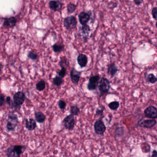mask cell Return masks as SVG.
<instances>
[{
	"label": "cell",
	"mask_w": 157,
	"mask_h": 157,
	"mask_svg": "<svg viewBox=\"0 0 157 157\" xmlns=\"http://www.w3.org/2000/svg\"><path fill=\"white\" fill-rule=\"evenodd\" d=\"M26 148L25 146L15 145L10 146L6 151V155L8 157H20Z\"/></svg>",
	"instance_id": "obj_1"
},
{
	"label": "cell",
	"mask_w": 157,
	"mask_h": 157,
	"mask_svg": "<svg viewBox=\"0 0 157 157\" xmlns=\"http://www.w3.org/2000/svg\"><path fill=\"white\" fill-rule=\"evenodd\" d=\"M19 122L17 115L13 112H9L8 114V120L6 125L8 131H13L15 130Z\"/></svg>",
	"instance_id": "obj_2"
},
{
	"label": "cell",
	"mask_w": 157,
	"mask_h": 157,
	"mask_svg": "<svg viewBox=\"0 0 157 157\" xmlns=\"http://www.w3.org/2000/svg\"><path fill=\"white\" fill-rule=\"evenodd\" d=\"M99 91L100 95H103L109 92L111 88L109 81L105 77H102L99 81L98 82L97 85Z\"/></svg>",
	"instance_id": "obj_3"
},
{
	"label": "cell",
	"mask_w": 157,
	"mask_h": 157,
	"mask_svg": "<svg viewBox=\"0 0 157 157\" xmlns=\"http://www.w3.org/2000/svg\"><path fill=\"white\" fill-rule=\"evenodd\" d=\"M77 24V22L76 17L72 15L67 17L63 22L64 26L67 30H71L76 28Z\"/></svg>",
	"instance_id": "obj_4"
},
{
	"label": "cell",
	"mask_w": 157,
	"mask_h": 157,
	"mask_svg": "<svg viewBox=\"0 0 157 157\" xmlns=\"http://www.w3.org/2000/svg\"><path fill=\"white\" fill-rule=\"evenodd\" d=\"M62 124L66 130H73L76 124V121L74 115L71 114L66 116L63 119Z\"/></svg>",
	"instance_id": "obj_5"
},
{
	"label": "cell",
	"mask_w": 157,
	"mask_h": 157,
	"mask_svg": "<svg viewBox=\"0 0 157 157\" xmlns=\"http://www.w3.org/2000/svg\"><path fill=\"white\" fill-rule=\"evenodd\" d=\"M94 130L95 133L98 135H103L106 130V127L103 121L99 119L97 120L94 124Z\"/></svg>",
	"instance_id": "obj_6"
},
{
	"label": "cell",
	"mask_w": 157,
	"mask_h": 157,
	"mask_svg": "<svg viewBox=\"0 0 157 157\" xmlns=\"http://www.w3.org/2000/svg\"><path fill=\"white\" fill-rule=\"evenodd\" d=\"M100 79V77L99 75L92 76L89 79V83L87 84L88 90L90 91L95 90L96 89L98 85V82Z\"/></svg>",
	"instance_id": "obj_7"
},
{
	"label": "cell",
	"mask_w": 157,
	"mask_h": 157,
	"mask_svg": "<svg viewBox=\"0 0 157 157\" xmlns=\"http://www.w3.org/2000/svg\"><path fill=\"white\" fill-rule=\"evenodd\" d=\"M157 124V121L155 119L141 120L138 122V125L141 127L145 128H151Z\"/></svg>",
	"instance_id": "obj_8"
},
{
	"label": "cell",
	"mask_w": 157,
	"mask_h": 157,
	"mask_svg": "<svg viewBox=\"0 0 157 157\" xmlns=\"http://www.w3.org/2000/svg\"><path fill=\"white\" fill-rule=\"evenodd\" d=\"M144 114L146 117L152 119H155L157 117V108L152 106H148L144 111Z\"/></svg>",
	"instance_id": "obj_9"
},
{
	"label": "cell",
	"mask_w": 157,
	"mask_h": 157,
	"mask_svg": "<svg viewBox=\"0 0 157 157\" xmlns=\"http://www.w3.org/2000/svg\"><path fill=\"white\" fill-rule=\"evenodd\" d=\"M25 94L20 91L17 92L13 96V102L18 105L21 106L25 102Z\"/></svg>",
	"instance_id": "obj_10"
},
{
	"label": "cell",
	"mask_w": 157,
	"mask_h": 157,
	"mask_svg": "<svg viewBox=\"0 0 157 157\" xmlns=\"http://www.w3.org/2000/svg\"><path fill=\"white\" fill-rule=\"evenodd\" d=\"M81 72L76 70L73 67L70 72V77L71 80L74 84H77L80 78Z\"/></svg>",
	"instance_id": "obj_11"
},
{
	"label": "cell",
	"mask_w": 157,
	"mask_h": 157,
	"mask_svg": "<svg viewBox=\"0 0 157 157\" xmlns=\"http://www.w3.org/2000/svg\"><path fill=\"white\" fill-rule=\"evenodd\" d=\"M17 20L14 17L5 18L3 22V26L7 28H11L15 26Z\"/></svg>",
	"instance_id": "obj_12"
},
{
	"label": "cell",
	"mask_w": 157,
	"mask_h": 157,
	"mask_svg": "<svg viewBox=\"0 0 157 157\" xmlns=\"http://www.w3.org/2000/svg\"><path fill=\"white\" fill-rule=\"evenodd\" d=\"M79 22L82 25H86L90 19V14L88 13L82 12L78 15Z\"/></svg>",
	"instance_id": "obj_13"
},
{
	"label": "cell",
	"mask_w": 157,
	"mask_h": 157,
	"mask_svg": "<svg viewBox=\"0 0 157 157\" xmlns=\"http://www.w3.org/2000/svg\"><path fill=\"white\" fill-rule=\"evenodd\" d=\"M50 8L53 11L60 10L62 7V3L59 0H52L49 3Z\"/></svg>",
	"instance_id": "obj_14"
},
{
	"label": "cell",
	"mask_w": 157,
	"mask_h": 157,
	"mask_svg": "<svg viewBox=\"0 0 157 157\" xmlns=\"http://www.w3.org/2000/svg\"><path fill=\"white\" fill-rule=\"evenodd\" d=\"M88 57L85 54L80 53L77 58V61L81 67H85L88 63Z\"/></svg>",
	"instance_id": "obj_15"
},
{
	"label": "cell",
	"mask_w": 157,
	"mask_h": 157,
	"mask_svg": "<svg viewBox=\"0 0 157 157\" xmlns=\"http://www.w3.org/2000/svg\"><path fill=\"white\" fill-rule=\"evenodd\" d=\"M118 71V66L116 65L114 62L112 63L110 65H109L108 66V73L109 75L112 78L114 77Z\"/></svg>",
	"instance_id": "obj_16"
},
{
	"label": "cell",
	"mask_w": 157,
	"mask_h": 157,
	"mask_svg": "<svg viewBox=\"0 0 157 157\" xmlns=\"http://www.w3.org/2000/svg\"><path fill=\"white\" fill-rule=\"evenodd\" d=\"M37 126V124L34 119L33 118H29L26 119L25 122V128L29 131L34 130Z\"/></svg>",
	"instance_id": "obj_17"
},
{
	"label": "cell",
	"mask_w": 157,
	"mask_h": 157,
	"mask_svg": "<svg viewBox=\"0 0 157 157\" xmlns=\"http://www.w3.org/2000/svg\"><path fill=\"white\" fill-rule=\"evenodd\" d=\"M35 121L39 123H43L45 121L46 119V116L43 112H38L35 114Z\"/></svg>",
	"instance_id": "obj_18"
},
{
	"label": "cell",
	"mask_w": 157,
	"mask_h": 157,
	"mask_svg": "<svg viewBox=\"0 0 157 157\" xmlns=\"http://www.w3.org/2000/svg\"><path fill=\"white\" fill-rule=\"evenodd\" d=\"M81 30L82 34L85 35V36L84 37V41H87L88 35H89V32L91 31L90 26L87 24L86 25H82V26L81 28Z\"/></svg>",
	"instance_id": "obj_19"
},
{
	"label": "cell",
	"mask_w": 157,
	"mask_h": 157,
	"mask_svg": "<svg viewBox=\"0 0 157 157\" xmlns=\"http://www.w3.org/2000/svg\"><path fill=\"white\" fill-rule=\"evenodd\" d=\"M6 100L7 104L12 108H14L15 109H17V110H19L20 109L21 106L18 105L17 104H16L15 103H14V102L13 101L11 100V98L9 96H7L6 98Z\"/></svg>",
	"instance_id": "obj_20"
},
{
	"label": "cell",
	"mask_w": 157,
	"mask_h": 157,
	"mask_svg": "<svg viewBox=\"0 0 157 157\" xmlns=\"http://www.w3.org/2000/svg\"><path fill=\"white\" fill-rule=\"evenodd\" d=\"M146 80L151 84H155L157 81V78L152 73L148 74L146 73L145 76Z\"/></svg>",
	"instance_id": "obj_21"
},
{
	"label": "cell",
	"mask_w": 157,
	"mask_h": 157,
	"mask_svg": "<svg viewBox=\"0 0 157 157\" xmlns=\"http://www.w3.org/2000/svg\"><path fill=\"white\" fill-rule=\"evenodd\" d=\"M52 48L53 50V52L56 53H60L64 50V46L62 44L55 43L53 44L52 46Z\"/></svg>",
	"instance_id": "obj_22"
},
{
	"label": "cell",
	"mask_w": 157,
	"mask_h": 157,
	"mask_svg": "<svg viewBox=\"0 0 157 157\" xmlns=\"http://www.w3.org/2000/svg\"><path fill=\"white\" fill-rule=\"evenodd\" d=\"M69 65V62L65 56H63L60 58V61L59 62V65L60 67H65L66 68L68 67Z\"/></svg>",
	"instance_id": "obj_23"
},
{
	"label": "cell",
	"mask_w": 157,
	"mask_h": 157,
	"mask_svg": "<svg viewBox=\"0 0 157 157\" xmlns=\"http://www.w3.org/2000/svg\"><path fill=\"white\" fill-rule=\"evenodd\" d=\"M77 5L70 3L67 5V11L68 14H71L75 11L77 8Z\"/></svg>",
	"instance_id": "obj_24"
},
{
	"label": "cell",
	"mask_w": 157,
	"mask_h": 157,
	"mask_svg": "<svg viewBox=\"0 0 157 157\" xmlns=\"http://www.w3.org/2000/svg\"><path fill=\"white\" fill-rule=\"evenodd\" d=\"M45 87H46V83L43 80L40 81L36 84V89L39 91H43L45 89Z\"/></svg>",
	"instance_id": "obj_25"
},
{
	"label": "cell",
	"mask_w": 157,
	"mask_h": 157,
	"mask_svg": "<svg viewBox=\"0 0 157 157\" xmlns=\"http://www.w3.org/2000/svg\"><path fill=\"white\" fill-rule=\"evenodd\" d=\"M70 112L71 114L73 115L74 116H77L79 114L80 112V109L77 106H72L71 107Z\"/></svg>",
	"instance_id": "obj_26"
},
{
	"label": "cell",
	"mask_w": 157,
	"mask_h": 157,
	"mask_svg": "<svg viewBox=\"0 0 157 157\" xmlns=\"http://www.w3.org/2000/svg\"><path fill=\"white\" fill-rule=\"evenodd\" d=\"M119 102L117 101L111 102L108 104V107L110 109L113 111H116L119 107Z\"/></svg>",
	"instance_id": "obj_27"
},
{
	"label": "cell",
	"mask_w": 157,
	"mask_h": 157,
	"mask_svg": "<svg viewBox=\"0 0 157 157\" xmlns=\"http://www.w3.org/2000/svg\"><path fill=\"white\" fill-rule=\"evenodd\" d=\"M53 84L56 86H60L63 83V80L61 77L59 76H56L54 78H53Z\"/></svg>",
	"instance_id": "obj_28"
},
{
	"label": "cell",
	"mask_w": 157,
	"mask_h": 157,
	"mask_svg": "<svg viewBox=\"0 0 157 157\" xmlns=\"http://www.w3.org/2000/svg\"><path fill=\"white\" fill-rule=\"evenodd\" d=\"M141 148H142V151L145 153H147L150 152V146L149 144L146 143H143L141 145Z\"/></svg>",
	"instance_id": "obj_29"
},
{
	"label": "cell",
	"mask_w": 157,
	"mask_h": 157,
	"mask_svg": "<svg viewBox=\"0 0 157 157\" xmlns=\"http://www.w3.org/2000/svg\"><path fill=\"white\" fill-rule=\"evenodd\" d=\"M124 127H119L115 131V136L117 137H121L124 136Z\"/></svg>",
	"instance_id": "obj_30"
},
{
	"label": "cell",
	"mask_w": 157,
	"mask_h": 157,
	"mask_svg": "<svg viewBox=\"0 0 157 157\" xmlns=\"http://www.w3.org/2000/svg\"><path fill=\"white\" fill-rule=\"evenodd\" d=\"M61 69L58 72V75L61 78H64L66 74V68L65 67H61Z\"/></svg>",
	"instance_id": "obj_31"
},
{
	"label": "cell",
	"mask_w": 157,
	"mask_h": 157,
	"mask_svg": "<svg viewBox=\"0 0 157 157\" xmlns=\"http://www.w3.org/2000/svg\"><path fill=\"white\" fill-rule=\"evenodd\" d=\"M28 57L31 59H32V60H35L38 58V55L34 52L30 51L28 54Z\"/></svg>",
	"instance_id": "obj_32"
},
{
	"label": "cell",
	"mask_w": 157,
	"mask_h": 157,
	"mask_svg": "<svg viewBox=\"0 0 157 157\" xmlns=\"http://www.w3.org/2000/svg\"><path fill=\"white\" fill-rule=\"evenodd\" d=\"M58 105L61 110H64L66 107V103L64 100H60L58 102Z\"/></svg>",
	"instance_id": "obj_33"
},
{
	"label": "cell",
	"mask_w": 157,
	"mask_h": 157,
	"mask_svg": "<svg viewBox=\"0 0 157 157\" xmlns=\"http://www.w3.org/2000/svg\"><path fill=\"white\" fill-rule=\"evenodd\" d=\"M152 17L155 20H157V7H154L152 9Z\"/></svg>",
	"instance_id": "obj_34"
},
{
	"label": "cell",
	"mask_w": 157,
	"mask_h": 157,
	"mask_svg": "<svg viewBox=\"0 0 157 157\" xmlns=\"http://www.w3.org/2000/svg\"><path fill=\"white\" fill-rule=\"evenodd\" d=\"M5 101V96L3 94H0V107L3 105Z\"/></svg>",
	"instance_id": "obj_35"
},
{
	"label": "cell",
	"mask_w": 157,
	"mask_h": 157,
	"mask_svg": "<svg viewBox=\"0 0 157 157\" xmlns=\"http://www.w3.org/2000/svg\"><path fill=\"white\" fill-rule=\"evenodd\" d=\"M103 111H104V109L97 108V110L96 111V115H98V116H102V115H103Z\"/></svg>",
	"instance_id": "obj_36"
},
{
	"label": "cell",
	"mask_w": 157,
	"mask_h": 157,
	"mask_svg": "<svg viewBox=\"0 0 157 157\" xmlns=\"http://www.w3.org/2000/svg\"><path fill=\"white\" fill-rule=\"evenodd\" d=\"M144 0H134V3L136 5H140L142 3Z\"/></svg>",
	"instance_id": "obj_37"
},
{
	"label": "cell",
	"mask_w": 157,
	"mask_h": 157,
	"mask_svg": "<svg viewBox=\"0 0 157 157\" xmlns=\"http://www.w3.org/2000/svg\"><path fill=\"white\" fill-rule=\"evenodd\" d=\"M157 152L156 150H154V151L152 152V155H151V157H157Z\"/></svg>",
	"instance_id": "obj_38"
},
{
	"label": "cell",
	"mask_w": 157,
	"mask_h": 157,
	"mask_svg": "<svg viewBox=\"0 0 157 157\" xmlns=\"http://www.w3.org/2000/svg\"><path fill=\"white\" fill-rule=\"evenodd\" d=\"M3 65L1 63H0V74L3 71Z\"/></svg>",
	"instance_id": "obj_39"
}]
</instances>
